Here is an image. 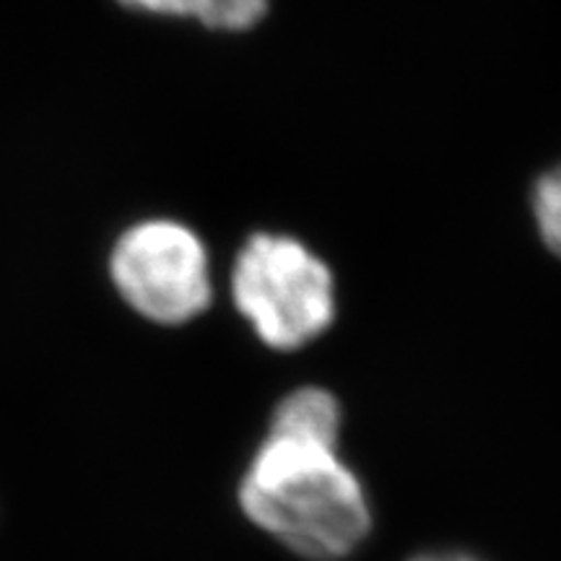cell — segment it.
Segmentation results:
<instances>
[{"label":"cell","mask_w":561,"mask_h":561,"mask_svg":"<svg viewBox=\"0 0 561 561\" xmlns=\"http://www.w3.org/2000/svg\"><path fill=\"white\" fill-rule=\"evenodd\" d=\"M257 528L299 557L339 561L371 528L362 481L339 455V437L271 424L240 483Z\"/></svg>","instance_id":"1"},{"label":"cell","mask_w":561,"mask_h":561,"mask_svg":"<svg viewBox=\"0 0 561 561\" xmlns=\"http://www.w3.org/2000/svg\"><path fill=\"white\" fill-rule=\"evenodd\" d=\"M231 297L265 346L301 348L331 328L335 280L297 237L257 231L237 252Z\"/></svg>","instance_id":"2"},{"label":"cell","mask_w":561,"mask_h":561,"mask_svg":"<svg viewBox=\"0 0 561 561\" xmlns=\"http://www.w3.org/2000/svg\"><path fill=\"white\" fill-rule=\"evenodd\" d=\"M110 276L140 318L182 325L208 310L214 299L206 244L187 224L146 219L117 237Z\"/></svg>","instance_id":"3"},{"label":"cell","mask_w":561,"mask_h":561,"mask_svg":"<svg viewBox=\"0 0 561 561\" xmlns=\"http://www.w3.org/2000/svg\"><path fill=\"white\" fill-rule=\"evenodd\" d=\"M117 3L153 16L198 21L210 32L240 34L261 24L271 0H117Z\"/></svg>","instance_id":"4"},{"label":"cell","mask_w":561,"mask_h":561,"mask_svg":"<svg viewBox=\"0 0 561 561\" xmlns=\"http://www.w3.org/2000/svg\"><path fill=\"white\" fill-rule=\"evenodd\" d=\"M530 208L543 244L561 257V164L543 172L533 185Z\"/></svg>","instance_id":"5"},{"label":"cell","mask_w":561,"mask_h":561,"mask_svg":"<svg viewBox=\"0 0 561 561\" xmlns=\"http://www.w3.org/2000/svg\"><path fill=\"white\" fill-rule=\"evenodd\" d=\"M413 561H479V559L466 557V553L447 551V553H424V557H416Z\"/></svg>","instance_id":"6"}]
</instances>
